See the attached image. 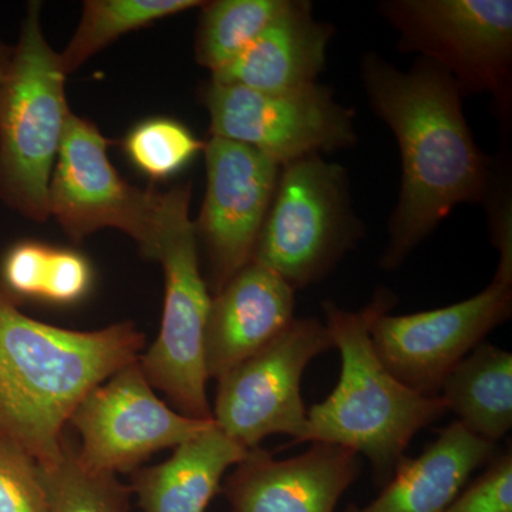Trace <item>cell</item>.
<instances>
[{
    "instance_id": "27",
    "label": "cell",
    "mask_w": 512,
    "mask_h": 512,
    "mask_svg": "<svg viewBox=\"0 0 512 512\" xmlns=\"http://www.w3.org/2000/svg\"><path fill=\"white\" fill-rule=\"evenodd\" d=\"M12 55L13 47L6 45V43L0 39V100H2L3 89H5L6 79H8Z\"/></svg>"
},
{
    "instance_id": "12",
    "label": "cell",
    "mask_w": 512,
    "mask_h": 512,
    "mask_svg": "<svg viewBox=\"0 0 512 512\" xmlns=\"http://www.w3.org/2000/svg\"><path fill=\"white\" fill-rule=\"evenodd\" d=\"M69 424L79 433L77 456L97 473L136 471L164 448H175L210 429L214 420L184 416L158 399L136 362L94 387Z\"/></svg>"
},
{
    "instance_id": "10",
    "label": "cell",
    "mask_w": 512,
    "mask_h": 512,
    "mask_svg": "<svg viewBox=\"0 0 512 512\" xmlns=\"http://www.w3.org/2000/svg\"><path fill=\"white\" fill-rule=\"evenodd\" d=\"M332 348L325 323L293 319L265 348L218 379L212 420L247 450L271 434L302 443L308 426L303 373L315 357Z\"/></svg>"
},
{
    "instance_id": "6",
    "label": "cell",
    "mask_w": 512,
    "mask_h": 512,
    "mask_svg": "<svg viewBox=\"0 0 512 512\" xmlns=\"http://www.w3.org/2000/svg\"><path fill=\"white\" fill-rule=\"evenodd\" d=\"M360 234L345 170L313 154L281 168L252 261L298 291L322 281Z\"/></svg>"
},
{
    "instance_id": "26",
    "label": "cell",
    "mask_w": 512,
    "mask_h": 512,
    "mask_svg": "<svg viewBox=\"0 0 512 512\" xmlns=\"http://www.w3.org/2000/svg\"><path fill=\"white\" fill-rule=\"evenodd\" d=\"M444 512H512V451L498 454Z\"/></svg>"
},
{
    "instance_id": "15",
    "label": "cell",
    "mask_w": 512,
    "mask_h": 512,
    "mask_svg": "<svg viewBox=\"0 0 512 512\" xmlns=\"http://www.w3.org/2000/svg\"><path fill=\"white\" fill-rule=\"evenodd\" d=\"M295 289L251 261L211 299L205 328V367L220 379L254 356L292 322Z\"/></svg>"
},
{
    "instance_id": "20",
    "label": "cell",
    "mask_w": 512,
    "mask_h": 512,
    "mask_svg": "<svg viewBox=\"0 0 512 512\" xmlns=\"http://www.w3.org/2000/svg\"><path fill=\"white\" fill-rule=\"evenodd\" d=\"M0 285L16 301L73 305L92 289L93 269L86 256L73 249L23 241L3 256Z\"/></svg>"
},
{
    "instance_id": "18",
    "label": "cell",
    "mask_w": 512,
    "mask_h": 512,
    "mask_svg": "<svg viewBox=\"0 0 512 512\" xmlns=\"http://www.w3.org/2000/svg\"><path fill=\"white\" fill-rule=\"evenodd\" d=\"M248 451L214 423L175 447L164 463L136 470L131 493L144 512H205L220 491L222 477Z\"/></svg>"
},
{
    "instance_id": "16",
    "label": "cell",
    "mask_w": 512,
    "mask_h": 512,
    "mask_svg": "<svg viewBox=\"0 0 512 512\" xmlns=\"http://www.w3.org/2000/svg\"><path fill=\"white\" fill-rule=\"evenodd\" d=\"M333 33V26L315 19L311 3L288 0L285 9L237 59L212 73L211 82L259 92L309 86L325 69Z\"/></svg>"
},
{
    "instance_id": "5",
    "label": "cell",
    "mask_w": 512,
    "mask_h": 512,
    "mask_svg": "<svg viewBox=\"0 0 512 512\" xmlns=\"http://www.w3.org/2000/svg\"><path fill=\"white\" fill-rule=\"evenodd\" d=\"M190 202V184L163 192L156 254L165 278L163 319L156 342L138 357V365L151 387L167 394L178 412L212 420L204 350L212 298L201 275Z\"/></svg>"
},
{
    "instance_id": "7",
    "label": "cell",
    "mask_w": 512,
    "mask_h": 512,
    "mask_svg": "<svg viewBox=\"0 0 512 512\" xmlns=\"http://www.w3.org/2000/svg\"><path fill=\"white\" fill-rule=\"evenodd\" d=\"M379 9L403 53L446 70L461 94H491L498 116L510 120L511 0H389Z\"/></svg>"
},
{
    "instance_id": "17",
    "label": "cell",
    "mask_w": 512,
    "mask_h": 512,
    "mask_svg": "<svg viewBox=\"0 0 512 512\" xmlns=\"http://www.w3.org/2000/svg\"><path fill=\"white\" fill-rule=\"evenodd\" d=\"M494 443L454 421L416 458L404 457L373 503L346 512H444L468 478L497 454Z\"/></svg>"
},
{
    "instance_id": "1",
    "label": "cell",
    "mask_w": 512,
    "mask_h": 512,
    "mask_svg": "<svg viewBox=\"0 0 512 512\" xmlns=\"http://www.w3.org/2000/svg\"><path fill=\"white\" fill-rule=\"evenodd\" d=\"M360 72L370 106L402 154V190L380 259L384 271H396L454 208L488 197L490 158L468 127L463 94L436 63L420 57L404 73L369 52Z\"/></svg>"
},
{
    "instance_id": "25",
    "label": "cell",
    "mask_w": 512,
    "mask_h": 512,
    "mask_svg": "<svg viewBox=\"0 0 512 512\" xmlns=\"http://www.w3.org/2000/svg\"><path fill=\"white\" fill-rule=\"evenodd\" d=\"M0 512H47L37 463L0 436Z\"/></svg>"
},
{
    "instance_id": "9",
    "label": "cell",
    "mask_w": 512,
    "mask_h": 512,
    "mask_svg": "<svg viewBox=\"0 0 512 512\" xmlns=\"http://www.w3.org/2000/svg\"><path fill=\"white\" fill-rule=\"evenodd\" d=\"M109 146L96 124L70 114L49 185L50 217L77 244L99 229H120L156 261L163 192L123 180Z\"/></svg>"
},
{
    "instance_id": "8",
    "label": "cell",
    "mask_w": 512,
    "mask_h": 512,
    "mask_svg": "<svg viewBox=\"0 0 512 512\" xmlns=\"http://www.w3.org/2000/svg\"><path fill=\"white\" fill-rule=\"evenodd\" d=\"M211 137L244 144L284 165L313 154L355 146L353 111L318 82L282 92H259L211 82L201 93Z\"/></svg>"
},
{
    "instance_id": "3",
    "label": "cell",
    "mask_w": 512,
    "mask_h": 512,
    "mask_svg": "<svg viewBox=\"0 0 512 512\" xmlns=\"http://www.w3.org/2000/svg\"><path fill=\"white\" fill-rule=\"evenodd\" d=\"M396 303V295L384 288L360 311H343L333 302H322L333 348L342 357V373L328 399L306 412L308 426L302 440L363 454L382 488L413 437L447 412L440 396H423L404 386L377 356L373 323Z\"/></svg>"
},
{
    "instance_id": "24",
    "label": "cell",
    "mask_w": 512,
    "mask_h": 512,
    "mask_svg": "<svg viewBox=\"0 0 512 512\" xmlns=\"http://www.w3.org/2000/svg\"><path fill=\"white\" fill-rule=\"evenodd\" d=\"M204 147L184 124L165 117L137 124L124 140L131 163L156 180L180 173Z\"/></svg>"
},
{
    "instance_id": "11",
    "label": "cell",
    "mask_w": 512,
    "mask_h": 512,
    "mask_svg": "<svg viewBox=\"0 0 512 512\" xmlns=\"http://www.w3.org/2000/svg\"><path fill=\"white\" fill-rule=\"evenodd\" d=\"M500 252L493 281L473 298L412 315L384 313L373 323L377 356L404 386L439 396L451 370L511 318L512 249Z\"/></svg>"
},
{
    "instance_id": "23",
    "label": "cell",
    "mask_w": 512,
    "mask_h": 512,
    "mask_svg": "<svg viewBox=\"0 0 512 512\" xmlns=\"http://www.w3.org/2000/svg\"><path fill=\"white\" fill-rule=\"evenodd\" d=\"M47 512H130L131 488L113 474L83 466L77 447L64 436L53 460L37 463Z\"/></svg>"
},
{
    "instance_id": "22",
    "label": "cell",
    "mask_w": 512,
    "mask_h": 512,
    "mask_svg": "<svg viewBox=\"0 0 512 512\" xmlns=\"http://www.w3.org/2000/svg\"><path fill=\"white\" fill-rule=\"evenodd\" d=\"M288 0H215L204 2L195 36V59L211 74L237 59Z\"/></svg>"
},
{
    "instance_id": "19",
    "label": "cell",
    "mask_w": 512,
    "mask_h": 512,
    "mask_svg": "<svg viewBox=\"0 0 512 512\" xmlns=\"http://www.w3.org/2000/svg\"><path fill=\"white\" fill-rule=\"evenodd\" d=\"M447 410L481 439L497 443L512 427V353L481 343L441 386Z\"/></svg>"
},
{
    "instance_id": "2",
    "label": "cell",
    "mask_w": 512,
    "mask_h": 512,
    "mask_svg": "<svg viewBox=\"0 0 512 512\" xmlns=\"http://www.w3.org/2000/svg\"><path fill=\"white\" fill-rule=\"evenodd\" d=\"M144 345L131 322L80 332L29 318L0 285V436L36 463L53 460L79 403Z\"/></svg>"
},
{
    "instance_id": "4",
    "label": "cell",
    "mask_w": 512,
    "mask_h": 512,
    "mask_svg": "<svg viewBox=\"0 0 512 512\" xmlns=\"http://www.w3.org/2000/svg\"><path fill=\"white\" fill-rule=\"evenodd\" d=\"M42 3L29 2L0 100V200L46 222L49 185L72 111L60 53L47 43Z\"/></svg>"
},
{
    "instance_id": "14",
    "label": "cell",
    "mask_w": 512,
    "mask_h": 512,
    "mask_svg": "<svg viewBox=\"0 0 512 512\" xmlns=\"http://www.w3.org/2000/svg\"><path fill=\"white\" fill-rule=\"evenodd\" d=\"M360 476L359 454L312 443L299 456L275 460L255 447L224 484L232 512H335Z\"/></svg>"
},
{
    "instance_id": "13",
    "label": "cell",
    "mask_w": 512,
    "mask_h": 512,
    "mask_svg": "<svg viewBox=\"0 0 512 512\" xmlns=\"http://www.w3.org/2000/svg\"><path fill=\"white\" fill-rule=\"evenodd\" d=\"M204 151L207 190L195 229L210 262V284L218 293L252 261L282 167L254 148L224 138L211 137Z\"/></svg>"
},
{
    "instance_id": "21",
    "label": "cell",
    "mask_w": 512,
    "mask_h": 512,
    "mask_svg": "<svg viewBox=\"0 0 512 512\" xmlns=\"http://www.w3.org/2000/svg\"><path fill=\"white\" fill-rule=\"evenodd\" d=\"M202 5L200 0H87L72 40L60 53L64 73L76 72L126 33Z\"/></svg>"
}]
</instances>
